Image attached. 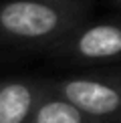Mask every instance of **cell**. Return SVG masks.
I'll return each mask as SVG.
<instances>
[{"mask_svg": "<svg viewBox=\"0 0 121 123\" xmlns=\"http://www.w3.org/2000/svg\"><path fill=\"white\" fill-rule=\"evenodd\" d=\"M89 0H4L0 40L24 49L53 50L87 22Z\"/></svg>", "mask_w": 121, "mask_h": 123, "instance_id": "1", "label": "cell"}, {"mask_svg": "<svg viewBox=\"0 0 121 123\" xmlns=\"http://www.w3.org/2000/svg\"><path fill=\"white\" fill-rule=\"evenodd\" d=\"M50 85L57 93L95 119L105 123L121 121V73L73 75Z\"/></svg>", "mask_w": 121, "mask_h": 123, "instance_id": "2", "label": "cell"}, {"mask_svg": "<svg viewBox=\"0 0 121 123\" xmlns=\"http://www.w3.org/2000/svg\"><path fill=\"white\" fill-rule=\"evenodd\" d=\"M53 55L77 63H115L121 61V20L117 22H85L71 32Z\"/></svg>", "mask_w": 121, "mask_h": 123, "instance_id": "3", "label": "cell"}, {"mask_svg": "<svg viewBox=\"0 0 121 123\" xmlns=\"http://www.w3.org/2000/svg\"><path fill=\"white\" fill-rule=\"evenodd\" d=\"M48 91V83L10 79L0 83V123H30L34 109Z\"/></svg>", "mask_w": 121, "mask_h": 123, "instance_id": "4", "label": "cell"}, {"mask_svg": "<svg viewBox=\"0 0 121 123\" xmlns=\"http://www.w3.org/2000/svg\"><path fill=\"white\" fill-rule=\"evenodd\" d=\"M30 123H105L95 117L81 111L77 105H73L69 99H65L60 93L53 89L48 83V91L42 97V101L34 109V115Z\"/></svg>", "mask_w": 121, "mask_h": 123, "instance_id": "5", "label": "cell"}]
</instances>
